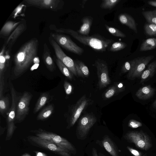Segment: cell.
Here are the masks:
<instances>
[{"instance_id": "1", "label": "cell", "mask_w": 156, "mask_h": 156, "mask_svg": "<svg viewBox=\"0 0 156 156\" xmlns=\"http://www.w3.org/2000/svg\"><path fill=\"white\" fill-rule=\"evenodd\" d=\"M39 45L38 40L34 38L23 44L13 57V72L16 76L21 75L29 68L37 57Z\"/></svg>"}, {"instance_id": "2", "label": "cell", "mask_w": 156, "mask_h": 156, "mask_svg": "<svg viewBox=\"0 0 156 156\" xmlns=\"http://www.w3.org/2000/svg\"><path fill=\"white\" fill-rule=\"evenodd\" d=\"M50 28L56 33L69 34L81 43L98 52L105 51L107 48L113 41L112 39L106 38L98 35L90 36L82 35L72 29L57 28L53 25H51Z\"/></svg>"}, {"instance_id": "3", "label": "cell", "mask_w": 156, "mask_h": 156, "mask_svg": "<svg viewBox=\"0 0 156 156\" xmlns=\"http://www.w3.org/2000/svg\"><path fill=\"white\" fill-rule=\"evenodd\" d=\"M128 141L134 143L136 147L147 151L152 146V143L149 136L140 130L129 131L124 136Z\"/></svg>"}, {"instance_id": "4", "label": "cell", "mask_w": 156, "mask_h": 156, "mask_svg": "<svg viewBox=\"0 0 156 156\" xmlns=\"http://www.w3.org/2000/svg\"><path fill=\"white\" fill-rule=\"evenodd\" d=\"M9 84L12 97V103L9 109L7 118V132L6 137H11L16 128L15 121L16 116L17 104L19 100L16 90L11 81Z\"/></svg>"}, {"instance_id": "5", "label": "cell", "mask_w": 156, "mask_h": 156, "mask_svg": "<svg viewBox=\"0 0 156 156\" xmlns=\"http://www.w3.org/2000/svg\"><path fill=\"white\" fill-rule=\"evenodd\" d=\"M154 58L153 55L142 56L131 60L132 67L127 77L129 80H134L140 77L146 66Z\"/></svg>"}, {"instance_id": "6", "label": "cell", "mask_w": 156, "mask_h": 156, "mask_svg": "<svg viewBox=\"0 0 156 156\" xmlns=\"http://www.w3.org/2000/svg\"><path fill=\"white\" fill-rule=\"evenodd\" d=\"M50 36L60 46L67 50L80 55L84 52L83 48L77 45L69 37L62 34L51 33Z\"/></svg>"}, {"instance_id": "7", "label": "cell", "mask_w": 156, "mask_h": 156, "mask_svg": "<svg viewBox=\"0 0 156 156\" xmlns=\"http://www.w3.org/2000/svg\"><path fill=\"white\" fill-rule=\"evenodd\" d=\"M32 97L31 93L25 92L18 100L15 118L16 122L19 123L23 121L28 114L30 109L29 106Z\"/></svg>"}, {"instance_id": "8", "label": "cell", "mask_w": 156, "mask_h": 156, "mask_svg": "<svg viewBox=\"0 0 156 156\" xmlns=\"http://www.w3.org/2000/svg\"><path fill=\"white\" fill-rule=\"evenodd\" d=\"M93 65L97 69L99 88L101 89L105 87L111 82L107 62L104 60L98 59L95 61Z\"/></svg>"}, {"instance_id": "9", "label": "cell", "mask_w": 156, "mask_h": 156, "mask_svg": "<svg viewBox=\"0 0 156 156\" xmlns=\"http://www.w3.org/2000/svg\"><path fill=\"white\" fill-rule=\"evenodd\" d=\"M36 136L49 140L61 147L74 152L75 148L68 140L56 134L44 131H41L36 134Z\"/></svg>"}, {"instance_id": "10", "label": "cell", "mask_w": 156, "mask_h": 156, "mask_svg": "<svg viewBox=\"0 0 156 156\" xmlns=\"http://www.w3.org/2000/svg\"><path fill=\"white\" fill-rule=\"evenodd\" d=\"M23 1L28 6L54 11L61 9L64 5V2L61 0H24Z\"/></svg>"}, {"instance_id": "11", "label": "cell", "mask_w": 156, "mask_h": 156, "mask_svg": "<svg viewBox=\"0 0 156 156\" xmlns=\"http://www.w3.org/2000/svg\"><path fill=\"white\" fill-rule=\"evenodd\" d=\"M48 40L54 50L56 57L69 68L73 75L77 76L74 61L65 54L60 46L50 36Z\"/></svg>"}, {"instance_id": "12", "label": "cell", "mask_w": 156, "mask_h": 156, "mask_svg": "<svg viewBox=\"0 0 156 156\" xmlns=\"http://www.w3.org/2000/svg\"><path fill=\"white\" fill-rule=\"evenodd\" d=\"M30 140L40 146L61 156H71L70 151L55 143L38 136H31Z\"/></svg>"}, {"instance_id": "13", "label": "cell", "mask_w": 156, "mask_h": 156, "mask_svg": "<svg viewBox=\"0 0 156 156\" xmlns=\"http://www.w3.org/2000/svg\"><path fill=\"white\" fill-rule=\"evenodd\" d=\"M97 120L96 118L93 114L87 113L83 115L79 120L77 127L79 136L81 138L86 136Z\"/></svg>"}, {"instance_id": "14", "label": "cell", "mask_w": 156, "mask_h": 156, "mask_svg": "<svg viewBox=\"0 0 156 156\" xmlns=\"http://www.w3.org/2000/svg\"><path fill=\"white\" fill-rule=\"evenodd\" d=\"M91 103L90 100L85 95L83 96L77 101L71 112L69 120L70 127L75 124L83 111Z\"/></svg>"}, {"instance_id": "15", "label": "cell", "mask_w": 156, "mask_h": 156, "mask_svg": "<svg viewBox=\"0 0 156 156\" xmlns=\"http://www.w3.org/2000/svg\"><path fill=\"white\" fill-rule=\"evenodd\" d=\"M27 24L25 20L22 21L12 32L6 41L5 45L6 49L10 51L12 46L20 36L26 30Z\"/></svg>"}, {"instance_id": "16", "label": "cell", "mask_w": 156, "mask_h": 156, "mask_svg": "<svg viewBox=\"0 0 156 156\" xmlns=\"http://www.w3.org/2000/svg\"><path fill=\"white\" fill-rule=\"evenodd\" d=\"M10 51L6 50V46H3L1 49L0 55V87H4V73L6 66L10 62Z\"/></svg>"}, {"instance_id": "17", "label": "cell", "mask_w": 156, "mask_h": 156, "mask_svg": "<svg viewBox=\"0 0 156 156\" xmlns=\"http://www.w3.org/2000/svg\"><path fill=\"white\" fill-rule=\"evenodd\" d=\"M51 54L47 44L44 43L42 55V60L48 69L51 72H53L55 69V66Z\"/></svg>"}, {"instance_id": "18", "label": "cell", "mask_w": 156, "mask_h": 156, "mask_svg": "<svg viewBox=\"0 0 156 156\" xmlns=\"http://www.w3.org/2000/svg\"><path fill=\"white\" fill-rule=\"evenodd\" d=\"M155 90L148 85L140 88L136 92V96L140 99L145 100L151 98L154 95Z\"/></svg>"}, {"instance_id": "19", "label": "cell", "mask_w": 156, "mask_h": 156, "mask_svg": "<svg viewBox=\"0 0 156 156\" xmlns=\"http://www.w3.org/2000/svg\"><path fill=\"white\" fill-rule=\"evenodd\" d=\"M102 144L106 151L112 156H119L116 147L109 137L105 135L102 141Z\"/></svg>"}, {"instance_id": "20", "label": "cell", "mask_w": 156, "mask_h": 156, "mask_svg": "<svg viewBox=\"0 0 156 156\" xmlns=\"http://www.w3.org/2000/svg\"><path fill=\"white\" fill-rule=\"evenodd\" d=\"M119 20L122 24L125 25L137 33L136 24L134 19L130 15L126 13H122L118 16Z\"/></svg>"}, {"instance_id": "21", "label": "cell", "mask_w": 156, "mask_h": 156, "mask_svg": "<svg viewBox=\"0 0 156 156\" xmlns=\"http://www.w3.org/2000/svg\"><path fill=\"white\" fill-rule=\"evenodd\" d=\"M21 21H22L19 22L8 21L6 22L2 27L0 31V37L3 38L9 35L21 23Z\"/></svg>"}, {"instance_id": "22", "label": "cell", "mask_w": 156, "mask_h": 156, "mask_svg": "<svg viewBox=\"0 0 156 156\" xmlns=\"http://www.w3.org/2000/svg\"><path fill=\"white\" fill-rule=\"evenodd\" d=\"M75 67L77 76L82 77H88L90 74L89 69L82 61L78 60L74 61Z\"/></svg>"}, {"instance_id": "23", "label": "cell", "mask_w": 156, "mask_h": 156, "mask_svg": "<svg viewBox=\"0 0 156 156\" xmlns=\"http://www.w3.org/2000/svg\"><path fill=\"white\" fill-rule=\"evenodd\" d=\"M83 23L77 32L80 35L88 36L90 33V28L93 22V18L89 16L83 17L81 20Z\"/></svg>"}, {"instance_id": "24", "label": "cell", "mask_w": 156, "mask_h": 156, "mask_svg": "<svg viewBox=\"0 0 156 156\" xmlns=\"http://www.w3.org/2000/svg\"><path fill=\"white\" fill-rule=\"evenodd\" d=\"M156 71V60L149 64L146 69L144 71L140 77V83H143L152 77Z\"/></svg>"}, {"instance_id": "25", "label": "cell", "mask_w": 156, "mask_h": 156, "mask_svg": "<svg viewBox=\"0 0 156 156\" xmlns=\"http://www.w3.org/2000/svg\"><path fill=\"white\" fill-rule=\"evenodd\" d=\"M51 97L48 92L42 93L40 96L33 110V113L36 114L51 99Z\"/></svg>"}, {"instance_id": "26", "label": "cell", "mask_w": 156, "mask_h": 156, "mask_svg": "<svg viewBox=\"0 0 156 156\" xmlns=\"http://www.w3.org/2000/svg\"><path fill=\"white\" fill-rule=\"evenodd\" d=\"M54 110L53 105L51 104L44 108L38 115L37 120H44L49 118L52 114Z\"/></svg>"}, {"instance_id": "27", "label": "cell", "mask_w": 156, "mask_h": 156, "mask_svg": "<svg viewBox=\"0 0 156 156\" xmlns=\"http://www.w3.org/2000/svg\"><path fill=\"white\" fill-rule=\"evenodd\" d=\"M55 61L58 68L62 74L69 80H73V75L69 68L56 57Z\"/></svg>"}, {"instance_id": "28", "label": "cell", "mask_w": 156, "mask_h": 156, "mask_svg": "<svg viewBox=\"0 0 156 156\" xmlns=\"http://www.w3.org/2000/svg\"><path fill=\"white\" fill-rule=\"evenodd\" d=\"M156 48V38H149L146 40L140 46V51H141L151 50Z\"/></svg>"}, {"instance_id": "29", "label": "cell", "mask_w": 156, "mask_h": 156, "mask_svg": "<svg viewBox=\"0 0 156 156\" xmlns=\"http://www.w3.org/2000/svg\"><path fill=\"white\" fill-rule=\"evenodd\" d=\"M9 101L8 97L3 95L0 97V112L2 115L9 111Z\"/></svg>"}, {"instance_id": "30", "label": "cell", "mask_w": 156, "mask_h": 156, "mask_svg": "<svg viewBox=\"0 0 156 156\" xmlns=\"http://www.w3.org/2000/svg\"><path fill=\"white\" fill-rule=\"evenodd\" d=\"M142 13L148 23L156 24V14L154 11H144Z\"/></svg>"}, {"instance_id": "31", "label": "cell", "mask_w": 156, "mask_h": 156, "mask_svg": "<svg viewBox=\"0 0 156 156\" xmlns=\"http://www.w3.org/2000/svg\"><path fill=\"white\" fill-rule=\"evenodd\" d=\"M119 94L117 87L114 84L109 87L104 94L103 96L105 100L110 99L113 96Z\"/></svg>"}, {"instance_id": "32", "label": "cell", "mask_w": 156, "mask_h": 156, "mask_svg": "<svg viewBox=\"0 0 156 156\" xmlns=\"http://www.w3.org/2000/svg\"><path fill=\"white\" fill-rule=\"evenodd\" d=\"M120 1V0H104L102 1L100 7L103 9H111Z\"/></svg>"}, {"instance_id": "33", "label": "cell", "mask_w": 156, "mask_h": 156, "mask_svg": "<svg viewBox=\"0 0 156 156\" xmlns=\"http://www.w3.org/2000/svg\"><path fill=\"white\" fill-rule=\"evenodd\" d=\"M105 27L106 30L111 34L118 37H125L126 35L119 29L109 27L107 25H105Z\"/></svg>"}, {"instance_id": "34", "label": "cell", "mask_w": 156, "mask_h": 156, "mask_svg": "<svg viewBox=\"0 0 156 156\" xmlns=\"http://www.w3.org/2000/svg\"><path fill=\"white\" fill-rule=\"evenodd\" d=\"M146 33L150 36H156V24L152 23H147L144 26Z\"/></svg>"}, {"instance_id": "35", "label": "cell", "mask_w": 156, "mask_h": 156, "mask_svg": "<svg viewBox=\"0 0 156 156\" xmlns=\"http://www.w3.org/2000/svg\"><path fill=\"white\" fill-rule=\"evenodd\" d=\"M126 47V44L125 43L117 41L112 44L110 48V51L112 52L117 51L124 49Z\"/></svg>"}, {"instance_id": "36", "label": "cell", "mask_w": 156, "mask_h": 156, "mask_svg": "<svg viewBox=\"0 0 156 156\" xmlns=\"http://www.w3.org/2000/svg\"><path fill=\"white\" fill-rule=\"evenodd\" d=\"M64 87L66 94L67 95H70L72 92L73 89L72 84L66 81L64 83Z\"/></svg>"}, {"instance_id": "37", "label": "cell", "mask_w": 156, "mask_h": 156, "mask_svg": "<svg viewBox=\"0 0 156 156\" xmlns=\"http://www.w3.org/2000/svg\"><path fill=\"white\" fill-rule=\"evenodd\" d=\"M131 67L132 64L131 60L125 62L122 67L121 73H124L129 72L131 69Z\"/></svg>"}, {"instance_id": "38", "label": "cell", "mask_w": 156, "mask_h": 156, "mask_svg": "<svg viewBox=\"0 0 156 156\" xmlns=\"http://www.w3.org/2000/svg\"><path fill=\"white\" fill-rule=\"evenodd\" d=\"M142 125L141 122L133 119L130 120L128 123V126L133 128H137Z\"/></svg>"}, {"instance_id": "39", "label": "cell", "mask_w": 156, "mask_h": 156, "mask_svg": "<svg viewBox=\"0 0 156 156\" xmlns=\"http://www.w3.org/2000/svg\"><path fill=\"white\" fill-rule=\"evenodd\" d=\"M127 148L131 154L134 156H146V154H144L129 146H127Z\"/></svg>"}, {"instance_id": "40", "label": "cell", "mask_w": 156, "mask_h": 156, "mask_svg": "<svg viewBox=\"0 0 156 156\" xmlns=\"http://www.w3.org/2000/svg\"><path fill=\"white\" fill-rule=\"evenodd\" d=\"M114 84L117 87L119 93L124 90L125 87L121 82H116Z\"/></svg>"}, {"instance_id": "41", "label": "cell", "mask_w": 156, "mask_h": 156, "mask_svg": "<svg viewBox=\"0 0 156 156\" xmlns=\"http://www.w3.org/2000/svg\"><path fill=\"white\" fill-rule=\"evenodd\" d=\"M92 156H105V155L101 153H99L98 154L97 150L94 148H93L92 149Z\"/></svg>"}, {"instance_id": "42", "label": "cell", "mask_w": 156, "mask_h": 156, "mask_svg": "<svg viewBox=\"0 0 156 156\" xmlns=\"http://www.w3.org/2000/svg\"><path fill=\"white\" fill-rule=\"evenodd\" d=\"M35 153L36 156H47L45 153L38 151H34Z\"/></svg>"}, {"instance_id": "43", "label": "cell", "mask_w": 156, "mask_h": 156, "mask_svg": "<svg viewBox=\"0 0 156 156\" xmlns=\"http://www.w3.org/2000/svg\"><path fill=\"white\" fill-rule=\"evenodd\" d=\"M147 3L151 5L156 7V0L149 1L147 2Z\"/></svg>"}, {"instance_id": "44", "label": "cell", "mask_w": 156, "mask_h": 156, "mask_svg": "<svg viewBox=\"0 0 156 156\" xmlns=\"http://www.w3.org/2000/svg\"><path fill=\"white\" fill-rule=\"evenodd\" d=\"M153 107L155 109H156V99L153 103L152 104Z\"/></svg>"}, {"instance_id": "45", "label": "cell", "mask_w": 156, "mask_h": 156, "mask_svg": "<svg viewBox=\"0 0 156 156\" xmlns=\"http://www.w3.org/2000/svg\"><path fill=\"white\" fill-rule=\"evenodd\" d=\"M87 1V0H83L82 1V7L83 8L84 7V5L85 4V3H86V2Z\"/></svg>"}, {"instance_id": "46", "label": "cell", "mask_w": 156, "mask_h": 156, "mask_svg": "<svg viewBox=\"0 0 156 156\" xmlns=\"http://www.w3.org/2000/svg\"><path fill=\"white\" fill-rule=\"evenodd\" d=\"M22 156H31L30 154L28 153H25L23 154Z\"/></svg>"}, {"instance_id": "47", "label": "cell", "mask_w": 156, "mask_h": 156, "mask_svg": "<svg viewBox=\"0 0 156 156\" xmlns=\"http://www.w3.org/2000/svg\"><path fill=\"white\" fill-rule=\"evenodd\" d=\"M154 11L155 13L156 14V9L155 10H154Z\"/></svg>"}]
</instances>
